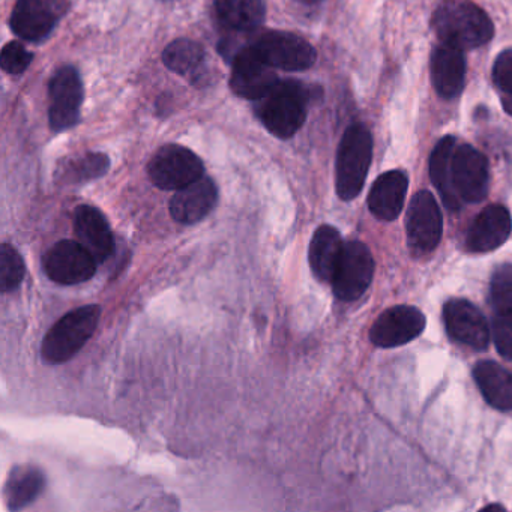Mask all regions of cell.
<instances>
[{
	"label": "cell",
	"mask_w": 512,
	"mask_h": 512,
	"mask_svg": "<svg viewBox=\"0 0 512 512\" xmlns=\"http://www.w3.org/2000/svg\"><path fill=\"white\" fill-rule=\"evenodd\" d=\"M299 2H302V4L305 5H314L319 4V2H322V0H299Z\"/></svg>",
	"instance_id": "33"
},
{
	"label": "cell",
	"mask_w": 512,
	"mask_h": 512,
	"mask_svg": "<svg viewBox=\"0 0 512 512\" xmlns=\"http://www.w3.org/2000/svg\"><path fill=\"white\" fill-rule=\"evenodd\" d=\"M215 11L223 25L236 32H253L265 22L263 0H214Z\"/></svg>",
	"instance_id": "24"
},
{
	"label": "cell",
	"mask_w": 512,
	"mask_h": 512,
	"mask_svg": "<svg viewBox=\"0 0 512 512\" xmlns=\"http://www.w3.org/2000/svg\"><path fill=\"white\" fill-rule=\"evenodd\" d=\"M407 242L415 256L430 253L442 239L443 218L433 194L419 191L406 218Z\"/></svg>",
	"instance_id": "11"
},
{
	"label": "cell",
	"mask_w": 512,
	"mask_h": 512,
	"mask_svg": "<svg viewBox=\"0 0 512 512\" xmlns=\"http://www.w3.org/2000/svg\"><path fill=\"white\" fill-rule=\"evenodd\" d=\"M46 487V476L38 467L22 464L13 467L4 485V500L10 511L31 505Z\"/></svg>",
	"instance_id": "22"
},
{
	"label": "cell",
	"mask_w": 512,
	"mask_h": 512,
	"mask_svg": "<svg viewBox=\"0 0 512 512\" xmlns=\"http://www.w3.org/2000/svg\"><path fill=\"white\" fill-rule=\"evenodd\" d=\"M313 92L298 80H278L265 97L260 98L257 115L266 130L278 139L295 136L305 119Z\"/></svg>",
	"instance_id": "2"
},
{
	"label": "cell",
	"mask_w": 512,
	"mask_h": 512,
	"mask_svg": "<svg viewBox=\"0 0 512 512\" xmlns=\"http://www.w3.org/2000/svg\"><path fill=\"white\" fill-rule=\"evenodd\" d=\"M98 262L88 248L79 241L64 239L46 251L43 269L47 277L62 286H76L91 280Z\"/></svg>",
	"instance_id": "7"
},
{
	"label": "cell",
	"mask_w": 512,
	"mask_h": 512,
	"mask_svg": "<svg viewBox=\"0 0 512 512\" xmlns=\"http://www.w3.org/2000/svg\"><path fill=\"white\" fill-rule=\"evenodd\" d=\"M493 338L497 352L505 359H512V325L494 316Z\"/></svg>",
	"instance_id": "32"
},
{
	"label": "cell",
	"mask_w": 512,
	"mask_h": 512,
	"mask_svg": "<svg viewBox=\"0 0 512 512\" xmlns=\"http://www.w3.org/2000/svg\"><path fill=\"white\" fill-rule=\"evenodd\" d=\"M443 319L448 334L455 341L476 350L487 349L490 331L484 314L475 305L466 299H451L443 308Z\"/></svg>",
	"instance_id": "15"
},
{
	"label": "cell",
	"mask_w": 512,
	"mask_h": 512,
	"mask_svg": "<svg viewBox=\"0 0 512 512\" xmlns=\"http://www.w3.org/2000/svg\"><path fill=\"white\" fill-rule=\"evenodd\" d=\"M512 221L505 206L490 205L473 220L466 245L472 253H488L505 244L511 235Z\"/></svg>",
	"instance_id": "18"
},
{
	"label": "cell",
	"mask_w": 512,
	"mask_h": 512,
	"mask_svg": "<svg viewBox=\"0 0 512 512\" xmlns=\"http://www.w3.org/2000/svg\"><path fill=\"white\" fill-rule=\"evenodd\" d=\"M491 304L496 317L512 325V265H502L491 278Z\"/></svg>",
	"instance_id": "28"
},
{
	"label": "cell",
	"mask_w": 512,
	"mask_h": 512,
	"mask_svg": "<svg viewBox=\"0 0 512 512\" xmlns=\"http://www.w3.org/2000/svg\"><path fill=\"white\" fill-rule=\"evenodd\" d=\"M34 55L26 50L19 41H11L2 50L0 55V65L5 73L11 74V76H20L28 70L29 65L32 64Z\"/></svg>",
	"instance_id": "31"
},
{
	"label": "cell",
	"mask_w": 512,
	"mask_h": 512,
	"mask_svg": "<svg viewBox=\"0 0 512 512\" xmlns=\"http://www.w3.org/2000/svg\"><path fill=\"white\" fill-rule=\"evenodd\" d=\"M202 160L185 146L166 145L155 152L148 164V175L155 187L178 191L202 178Z\"/></svg>",
	"instance_id": "5"
},
{
	"label": "cell",
	"mask_w": 512,
	"mask_h": 512,
	"mask_svg": "<svg viewBox=\"0 0 512 512\" xmlns=\"http://www.w3.org/2000/svg\"><path fill=\"white\" fill-rule=\"evenodd\" d=\"M455 137L446 136L437 143L430 157V178L434 187L442 196L446 208L457 211L460 208V197L452 187L451 160L455 149Z\"/></svg>",
	"instance_id": "25"
},
{
	"label": "cell",
	"mask_w": 512,
	"mask_h": 512,
	"mask_svg": "<svg viewBox=\"0 0 512 512\" xmlns=\"http://www.w3.org/2000/svg\"><path fill=\"white\" fill-rule=\"evenodd\" d=\"M451 181L461 200L467 203L482 202L490 187L485 155L470 145L455 146L451 160Z\"/></svg>",
	"instance_id": "12"
},
{
	"label": "cell",
	"mask_w": 512,
	"mask_h": 512,
	"mask_svg": "<svg viewBox=\"0 0 512 512\" xmlns=\"http://www.w3.org/2000/svg\"><path fill=\"white\" fill-rule=\"evenodd\" d=\"M373 274L374 260L367 245L359 241L347 242L332 278L334 295L340 301H356L370 287Z\"/></svg>",
	"instance_id": "8"
},
{
	"label": "cell",
	"mask_w": 512,
	"mask_h": 512,
	"mask_svg": "<svg viewBox=\"0 0 512 512\" xmlns=\"http://www.w3.org/2000/svg\"><path fill=\"white\" fill-rule=\"evenodd\" d=\"M409 179L401 170L383 173L368 194V208L382 221H394L403 211Z\"/></svg>",
	"instance_id": "20"
},
{
	"label": "cell",
	"mask_w": 512,
	"mask_h": 512,
	"mask_svg": "<svg viewBox=\"0 0 512 512\" xmlns=\"http://www.w3.org/2000/svg\"><path fill=\"white\" fill-rule=\"evenodd\" d=\"M260 58L274 70H310L317 61V53L304 38L290 32L271 31L260 35L253 43Z\"/></svg>",
	"instance_id": "6"
},
{
	"label": "cell",
	"mask_w": 512,
	"mask_h": 512,
	"mask_svg": "<svg viewBox=\"0 0 512 512\" xmlns=\"http://www.w3.org/2000/svg\"><path fill=\"white\" fill-rule=\"evenodd\" d=\"M373 158V139L364 125H352L343 134L335 164V188L338 197L350 202L364 188Z\"/></svg>",
	"instance_id": "3"
},
{
	"label": "cell",
	"mask_w": 512,
	"mask_h": 512,
	"mask_svg": "<svg viewBox=\"0 0 512 512\" xmlns=\"http://www.w3.org/2000/svg\"><path fill=\"white\" fill-rule=\"evenodd\" d=\"M493 82L499 91L503 109L512 116V49L497 56L493 67Z\"/></svg>",
	"instance_id": "30"
},
{
	"label": "cell",
	"mask_w": 512,
	"mask_h": 512,
	"mask_svg": "<svg viewBox=\"0 0 512 512\" xmlns=\"http://www.w3.org/2000/svg\"><path fill=\"white\" fill-rule=\"evenodd\" d=\"M70 0H17L11 14V31L31 43L46 40L67 14Z\"/></svg>",
	"instance_id": "9"
},
{
	"label": "cell",
	"mask_w": 512,
	"mask_h": 512,
	"mask_svg": "<svg viewBox=\"0 0 512 512\" xmlns=\"http://www.w3.org/2000/svg\"><path fill=\"white\" fill-rule=\"evenodd\" d=\"M425 323L427 320L418 308L397 305L377 317L371 326L370 338L377 347L383 349L403 346L421 335Z\"/></svg>",
	"instance_id": "14"
},
{
	"label": "cell",
	"mask_w": 512,
	"mask_h": 512,
	"mask_svg": "<svg viewBox=\"0 0 512 512\" xmlns=\"http://www.w3.org/2000/svg\"><path fill=\"white\" fill-rule=\"evenodd\" d=\"M101 319L98 305H85L65 314L47 332L41 356L47 364H64L77 355L97 331Z\"/></svg>",
	"instance_id": "4"
},
{
	"label": "cell",
	"mask_w": 512,
	"mask_h": 512,
	"mask_svg": "<svg viewBox=\"0 0 512 512\" xmlns=\"http://www.w3.org/2000/svg\"><path fill=\"white\" fill-rule=\"evenodd\" d=\"M277 82L274 68L260 58L253 44L233 56L230 88L238 97L259 101Z\"/></svg>",
	"instance_id": "13"
},
{
	"label": "cell",
	"mask_w": 512,
	"mask_h": 512,
	"mask_svg": "<svg viewBox=\"0 0 512 512\" xmlns=\"http://www.w3.org/2000/svg\"><path fill=\"white\" fill-rule=\"evenodd\" d=\"M205 58V49L196 41L187 40V38L173 41L163 53L164 65L170 71L191 79L200 73Z\"/></svg>",
	"instance_id": "26"
},
{
	"label": "cell",
	"mask_w": 512,
	"mask_h": 512,
	"mask_svg": "<svg viewBox=\"0 0 512 512\" xmlns=\"http://www.w3.org/2000/svg\"><path fill=\"white\" fill-rule=\"evenodd\" d=\"M431 28L440 43L461 50L478 49L490 43L494 26L485 11L472 2L446 0L431 17Z\"/></svg>",
	"instance_id": "1"
},
{
	"label": "cell",
	"mask_w": 512,
	"mask_h": 512,
	"mask_svg": "<svg viewBox=\"0 0 512 512\" xmlns=\"http://www.w3.org/2000/svg\"><path fill=\"white\" fill-rule=\"evenodd\" d=\"M49 121L56 133L76 127L83 104V83L74 67L56 71L49 85Z\"/></svg>",
	"instance_id": "10"
},
{
	"label": "cell",
	"mask_w": 512,
	"mask_h": 512,
	"mask_svg": "<svg viewBox=\"0 0 512 512\" xmlns=\"http://www.w3.org/2000/svg\"><path fill=\"white\" fill-rule=\"evenodd\" d=\"M343 248L340 232L335 227L325 224L314 232L308 259H310L311 271L316 275L317 280L322 283H332Z\"/></svg>",
	"instance_id": "21"
},
{
	"label": "cell",
	"mask_w": 512,
	"mask_h": 512,
	"mask_svg": "<svg viewBox=\"0 0 512 512\" xmlns=\"http://www.w3.org/2000/svg\"><path fill=\"white\" fill-rule=\"evenodd\" d=\"M485 400L497 410H512V374L493 361H482L473 370Z\"/></svg>",
	"instance_id": "23"
},
{
	"label": "cell",
	"mask_w": 512,
	"mask_h": 512,
	"mask_svg": "<svg viewBox=\"0 0 512 512\" xmlns=\"http://www.w3.org/2000/svg\"><path fill=\"white\" fill-rule=\"evenodd\" d=\"M26 266L22 256L10 244L0 245V289L2 293L13 292L22 284Z\"/></svg>",
	"instance_id": "29"
},
{
	"label": "cell",
	"mask_w": 512,
	"mask_h": 512,
	"mask_svg": "<svg viewBox=\"0 0 512 512\" xmlns=\"http://www.w3.org/2000/svg\"><path fill=\"white\" fill-rule=\"evenodd\" d=\"M466 80V61L463 50L440 43L431 53V82L443 98L460 95Z\"/></svg>",
	"instance_id": "19"
},
{
	"label": "cell",
	"mask_w": 512,
	"mask_h": 512,
	"mask_svg": "<svg viewBox=\"0 0 512 512\" xmlns=\"http://www.w3.org/2000/svg\"><path fill=\"white\" fill-rule=\"evenodd\" d=\"M110 160L104 154H86L77 160L70 161L64 167L62 179L68 184H83L106 175Z\"/></svg>",
	"instance_id": "27"
},
{
	"label": "cell",
	"mask_w": 512,
	"mask_h": 512,
	"mask_svg": "<svg viewBox=\"0 0 512 512\" xmlns=\"http://www.w3.org/2000/svg\"><path fill=\"white\" fill-rule=\"evenodd\" d=\"M217 202V185L211 178L202 176L193 184L176 191L170 200V214L176 223L190 226L208 217Z\"/></svg>",
	"instance_id": "16"
},
{
	"label": "cell",
	"mask_w": 512,
	"mask_h": 512,
	"mask_svg": "<svg viewBox=\"0 0 512 512\" xmlns=\"http://www.w3.org/2000/svg\"><path fill=\"white\" fill-rule=\"evenodd\" d=\"M74 232L77 241L91 251L98 263H104L115 251V238L109 221L100 209L80 205L74 212Z\"/></svg>",
	"instance_id": "17"
}]
</instances>
